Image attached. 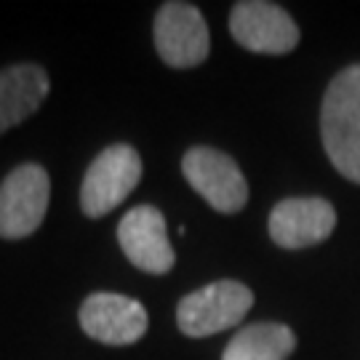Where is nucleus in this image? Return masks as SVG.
<instances>
[{"instance_id":"nucleus-11","label":"nucleus","mask_w":360,"mask_h":360,"mask_svg":"<svg viewBox=\"0 0 360 360\" xmlns=\"http://www.w3.org/2000/svg\"><path fill=\"white\" fill-rule=\"evenodd\" d=\"M49 75L40 65H13L0 70V134L25 123L49 96Z\"/></svg>"},{"instance_id":"nucleus-2","label":"nucleus","mask_w":360,"mask_h":360,"mask_svg":"<svg viewBox=\"0 0 360 360\" xmlns=\"http://www.w3.org/2000/svg\"><path fill=\"white\" fill-rule=\"evenodd\" d=\"M254 307L251 288L238 281H217L187 294L176 307V326L184 336H214L243 321Z\"/></svg>"},{"instance_id":"nucleus-9","label":"nucleus","mask_w":360,"mask_h":360,"mask_svg":"<svg viewBox=\"0 0 360 360\" xmlns=\"http://www.w3.org/2000/svg\"><path fill=\"white\" fill-rule=\"evenodd\" d=\"M117 243L134 267L166 275L174 267V245L168 240L163 211L155 206H134L117 224Z\"/></svg>"},{"instance_id":"nucleus-7","label":"nucleus","mask_w":360,"mask_h":360,"mask_svg":"<svg viewBox=\"0 0 360 360\" xmlns=\"http://www.w3.org/2000/svg\"><path fill=\"white\" fill-rule=\"evenodd\" d=\"M230 32L245 51L270 56H283L299 43V27L291 13L267 0L235 3L230 11Z\"/></svg>"},{"instance_id":"nucleus-3","label":"nucleus","mask_w":360,"mask_h":360,"mask_svg":"<svg viewBox=\"0 0 360 360\" xmlns=\"http://www.w3.org/2000/svg\"><path fill=\"white\" fill-rule=\"evenodd\" d=\"M142 179V158L131 144H112L94 158L83 184L80 208L89 219H99L117 208Z\"/></svg>"},{"instance_id":"nucleus-4","label":"nucleus","mask_w":360,"mask_h":360,"mask_svg":"<svg viewBox=\"0 0 360 360\" xmlns=\"http://www.w3.org/2000/svg\"><path fill=\"white\" fill-rule=\"evenodd\" d=\"M51 181L38 163L16 166L0 184V238L19 240L38 230L49 211Z\"/></svg>"},{"instance_id":"nucleus-5","label":"nucleus","mask_w":360,"mask_h":360,"mask_svg":"<svg viewBox=\"0 0 360 360\" xmlns=\"http://www.w3.org/2000/svg\"><path fill=\"white\" fill-rule=\"evenodd\" d=\"M181 174L195 193L219 214H238L248 200L243 171L217 147H193L181 158Z\"/></svg>"},{"instance_id":"nucleus-6","label":"nucleus","mask_w":360,"mask_h":360,"mask_svg":"<svg viewBox=\"0 0 360 360\" xmlns=\"http://www.w3.org/2000/svg\"><path fill=\"white\" fill-rule=\"evenodd\" d=\"M155 49L168 67L187 70L206 62L211 51V35L203 13L190 3L171 0L155 13Z\"/></svg>"},{"instance_id":"nucleus-8","label":"nucleus","mask_w":360,"mask_h":360,"mask_svg":"<svg viewBox=\"0 0 360 360\" xmlns=\"http://www.w3.org/2000/svg\"><path fill=\"white\" fill-rule=\"evenodd\" d=\"M77 318L91 339L110 345V347H126V345L139 342L150 326L142 302L123 294H112V291L91 294L83 302Z\"/></svg>"},{"instance_id":"nucleus-10","label":"nucleus","mask_w":360,"mask_h":360,"mask_svg":"<svg viewBox=\"0 0 360 360\" xmlns=\"http://www.w3.org/2000/svg\"><path fill=\"white\" fill-rule=\"evenodd\" d=\"M336 227V211L323 198H285L270 211V238L281 248L323 243Z\"/></svg>"},{"instance_id":"nucleus-1","label":"nucleus","mask_w":360,"mask_h":360,"mask_svg":"<svg viewBox=\"0 0 360 360\" xmlns=\"http://www.w3.org/2000/svg\"><path fill=\"white\" fill-rule=\"evenodd\" d=\"M321 136L336 171L360 184V65L342 70L326 89Z\"/></svg>"},{"instance_id":"nucleus-12","label":"nucleus","mask_w":360,"mask_h":360,"mask_svg":"<svg viewBox=\"0 0 360 360\" xmlns=\"http://www.w3.org/2000/svg\"><path fill=\"white\" fill-rule=\"evenodd\" d=\"M296 349L294 331L283 323H251L230 339L221 360H288Z\"/></svg>"}]
</instances>
